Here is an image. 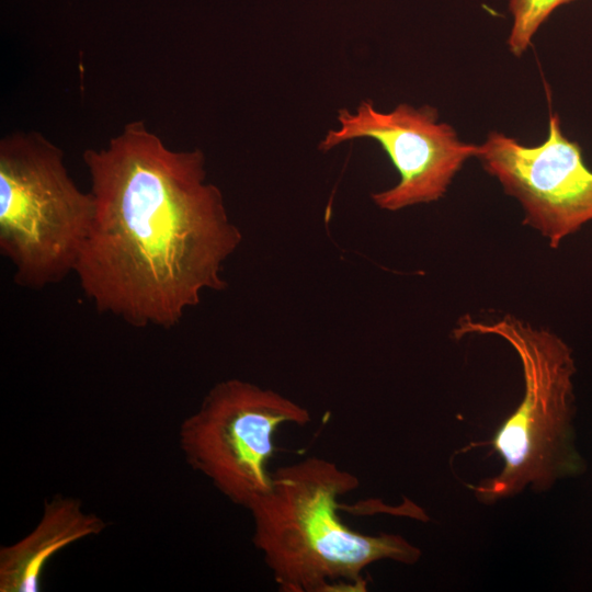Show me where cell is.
<instances>
[{
    "instance_id": "cell-6",
    "label": "cell",
    "mask_w": 592,
    "mask_h": 592,
    "mask_svg": "<svg viewBox=\"0 0 592 592\" xmlns=\"http://www.w3.org/2000/svg\"><path fill=\"white\" fill-rule=\"evenodd\" d=\"M337 121L338 127L326 133L319 150L355 139L375 140L399 174L392 187L372 194L374 204L388 212L440 200L464 163L478 152V145L462 141L430 105L400 103L382 112L373 101L363 100L354 111L339 110Z\"/></svg>"
},
{
    "instance_id": "cell-3",
    "label": "cell",
    "mask_w": 592,
    "mask_h": 592,
    "mask_svg": "<svg viewBox=\"0 0 592 592\" xmlns=\"http://www.w3.org/2000/svg\"><path fill=\"white\" fill-rule=\"evenodd\" d=\"M473 333L508 342L524 378L523 399L489 442L503 460L501 471L469 486L478 501L492 504L526 488L544 492L559 479L579 475L584 463L574 444L576 365L569 345L510 315L488 322L463 317L455 337Z\"/></svg>"
},
{
    "instance_id": "cell-8",
    "label": "cell",
    "mask_w": 592,
    "mask_h": 592,
    "mask_svg": "<svg viewBox=\"0 0 592 592\" xmlns=\"http://www.w3.org/2000/svg\"><path fill=\"white\" fill-rule=\"evenodd\" d=\"M106 527L96 514L84 512L80 500L56 494L44 503L34 530L0 548V592H37L50 559L65 547Z\"/></svg>"
},
{
    "instance_id": "cell-9",
    "label": "cell",
    "mask_w": 592,
    "mask_h": 592,
    "mask_svg": "<svg viewBox=\"0 0 592 592\" xmlns=\"http://www.w3.org/2000/svg\"><path fill=\"white\" fill-rule=\"evenodd\" d=\"M577 0H510L513 18L508 46L520 57L530 46L533 36L555 9Z\"/></svg>"
},
{
    "instance_id": "cell-4",
    "label": "cell",
    "mask_w": 592,
    "mask_h": 592,
    "mask_svg": "<svg viewBox=\"0 0 592 592\" xmlns=\"http://www.w3.org/2000/svg\"><path fill=\"white\" fill-rule=\"evenodd\" d=\"M94 215L59 147L36 132L0 140V252L21 287L42 289L75 269Z\"/></svg>"
},
{
    "instance_id": "cell-5",
    "label": "cell",
    "mask_w": 592,
    "mask_h": 592,
    "mask_svg": "<svg viewBox=\"0 0 592 592\" xmlns=\"http://www.w3.org/2000/svg\"><path fill=\"white\" fill-rule=\"evenodd\" d=\"M311 422L309 410L283 394L229 378L215 384L180 425L187 465L230 502L248 509L272 485L277 431Z\"/></svg>"
},
{
    "instance_id": "cell-7",
    "label": "cell",
    "mask_w": 592,
    "mask_h": 592,
    "mask_svg": "<svg viewBox=\"0 0 592 592\" xmlns=\"http://www.w3.org/2000/svg\"><path fill=\"white\" fill-rule=\"evenodd\" d=\"M476 158L520 202L525 224L551 248L592 220V171L557 115H550L546 140L538 146L492 132L478 145Z\"/></svg>"
},
{
    "instance_id": "cell-2",
    "label": "cell",
    "mask_w": 592,
    "mask_h": 592,
    "mask_svg": "<svg viewBox=\"0 0 592 592\" xmlns=\"http://www.w3.org/2000/svg\"><path fill=\"white\" fill-rule=\"evenodd\" d=\"M358 478L318 456L272 471L271 488L247 509L252 542L283 592H364L363 571L377 561H419L421 550L398 534H364L345 524L340 498Z\"/></svg>"
},
{
    "instance_id": "cell-1",
    "label": "cell",
    "mask_w": 592,
    "mask_h": 592,
    "mask_svg": "<svg viewBox=\"0 0 592 592\" xmlns=\"http://www.w3.org/2000/svg\"><path fill=\"white\" fill-rule=\"evenodd\" d=\"M94 201L75 273L98 311L170 329L206 291H224L242 241L201 149L173 150L144 121L82 155Z\"/></svg>"
}]
</instances>
